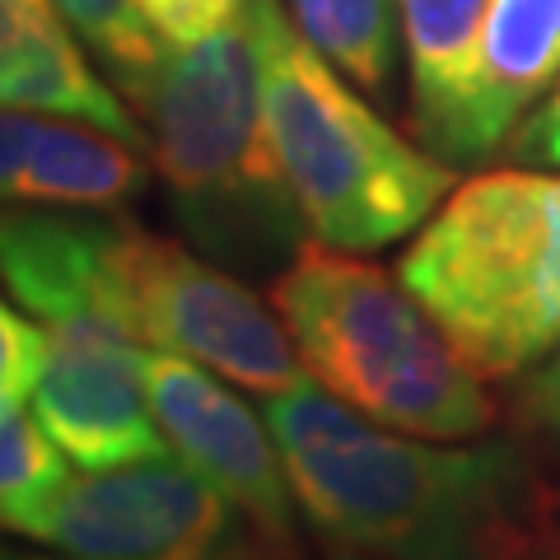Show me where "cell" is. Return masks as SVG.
Wrapping results in <instances>:
<instances>
[{"label":"cell","instance_id":"obj_1","mask_svg":"<svg viewBox=\"0 0 560 560\" xmlns=\"http://www.w3.org/2000/svg\"><path fill=\"white\" fill-rule=\"evenodd\" d=\"M294 500L331 551L370 560H523L541 514L518 440H420L313 378L261 397Z\"/></svg>","mask_w":560,"mask_h":560},{"label":"cell","instance_id":"obj_2","mask_svg":"<svg viewBox=\"0 0 560 560\" xmlns=\"http://www.w3.org/2000/svg\"><path fill=\"white\" fill-rule=\"evenodd\" d=\"M267 28L248 0L220 33L168 47L140 94L150 160L183 234L220 267H276L308 243L267 127Z\"/></svg>","mask_w":560,"mask_h":560},{"label":"cell","instance_id":"obj_3","mask_svg":"<svg viewBox=\"0 0 560 560\" xmlns=\"http://www.w3.org/2000/svg\"><path fill=\"white\" fill-rule=\"evenodd\" d=\"M308 378L346 407L420 440H486L500 401L407 280L308 238L271 280Z\"/></svg>","mask_w":560,"mask_h":560},{"label":"cell","instance_id":"obj_4","mask_svg":"<svg viewBox=\"0 0 560 560\" xmlns=\"http://www.w3.org/2000/svg\"><path fill=\"white\" fill-rule=\"evenodd\" d=\"M397 276L490 383L560 350V168H486L448 191Z\"/></svg>","mask_w":560,"mask_h":560},{"label":"cell","instance_id":"obj_5","mask_svg":"<svg viewBox=\"0 0 560 560\" xmlns=\"http://www.w3.org/2000/svg\"><path fill=\"white\" fill-rule=\"evenodd\" d=\"M267 28V127L308 238L378 253L416 238L458 187V168L411 145L337 66L294 28L280 0H261Z\"/></svg>","mask_w":560,"mask_h":560},{"label":"cell","instance_id":"obj_6","mask_svg":"<svg viewBox=\"0 0 560 560\" xmlns=\"http://www.w3.org/2000/svg\"><path fill=\"white\" fill-rule=\"evenodd\" d=\"M117 300L121 318L145 346L197 360L243 393L276 397L308 378L276 304L215 257L127 220L117 238Z\"/></svg>","mask_w":560,"mask_h":560},{"label":"cell","instance_id":"obj_7","mask_svg":"<svg viewBox=\"0 0 560 560\" xmlns=\"http://www.w3.org/2000/svg\"><path fill=\"white\" fill-rule=\"evenodd\" d=\"M238 504L178 453L70 471L20 537L70 560H253Z\"/></svg>","mask_w":560,"mask_h":560},{"label":"cell","instance_id":"obj_8","mask_svg":"<svg viewBox=\"0 0 560 560\" xmlns=\"http://www.w3.org/2000/svg\"><path fill=\"white\" fill-rule=\"evenodd\" d=\"M33 411L84 471L173 453L150 401L145 341L103 308L47 323V370L33 393Z\"/></svg>","mask_w":560,"mask_h":560},{"label":"cell","instance_id":"obj_9","mask_svg":"<svg viewBox=\"0 0 560 560\" xmlns=\"http://www.w3.org/2000/svg\"><path fill=\"white\" fill-rule=\"evenodd\" d=\"M145 383L173 453L224 490L261 541L285 551L294 541L300 500L267 416L234 393L238 383L173 350L145 346Z\"/></svg>","mask_w":560,"mask_h":560},{"label":"cell","instance_id":"obj_10","mask_svg":"<svg viewBox=\"0 0 560 560\" xmlns=\"http://www.w3.org/2000/svg\"><path fill=\"white\" fill-rule=\"evenodd\" d=\"M560 84V0H495L467 70L444 160L486 164Z\"/></svg>","mask_w":560,"mask_h":560},{"label":"cell","instance_id":"obj_11","mask_svg":"<svg viewBox=\"0 0 560 560\" xmlns=\"http://www.w3.org/2000/svg\"><path fill=\"white\" fill-rule=\"evenodd\" d=\"M145 150L90 121L5 108L0 121V191L5 206L121 210L145 191Z\"/></svg>","mask_w":560,"mask_h":560},{"label":"cell","instance_id":"obj_12","mask_svg":"<svg viewBox=\"0 0 560 560\" xmlns=\"http://www.w3.org/2000/svg\"><path fill=\"white\" fill-rule=\"evenodd\" d=\"M0 94L5 108L90 121L150 154V127L94 70L57 0H0Z\"/></svg>","mask_w":560,"mask_h":560},{"label":"cell","instance_id":"obj_13","mask_svg":"<svg viewBox=\"0 0 560 560\" xmlns=\"http://www.w3.org/2000/svg\"><path fill=\"white\" fill-rule=\"evenodd\" d=\"M495 0H401V51L411 75V131L444 160L467 70Z\"/></svg>","mask_w":560,"mask_h":560},{"label":"cell","instance_id":"obj_14","mask_svg":"<svg viewBox=\"0 0 560 560\" xmlns=\"http://www.w3.org/2000/svg\"><path fill=\"white\" fill-rule=\"evenodd\" d=\"M294 28L355 84L388 98L401 51V0H285Z\"/></svg>","mask_w":560,"mask_h":560},{"label":"cell","instance_id":"obj_15","mask_svg":"<svg viewBox=\"0 0 560 560\" xmlns=\"http://www.w3.org/2000/svg\"><path fill=\"white\" fill-rule=\"evenodd\" d=\"M70 453L33 407H0V518L10 533L33 523L70 477Z\"/></svg>","mask_w":560,"mask_h":560},{"label":"cell","instance_id":"obj_16","mask_svg":"<svg viewBox=\"0 0 560 560\" xmlns=\"http://www.w3.org/2000/svg\"><path fill=\"white\" fill-rule=\"evenodd\" d=\"M57 10L80 33V43L103 61L117 90L131 103H140L168 51V43L154 33L145 10H140V0H57Z\"/></svg>","mask_w":560,"mask_h":560},{"label":"cell","instance_id":"obj_17","mask_svg":"<svg viewBox=\"0 0 560 560\" xmlns=\"http://www.w3.org/2000/svg\"><path fill=\"white\" fill-rule=\"evenodd\" d=\"M47 370V323L5 304L0 308V407H33Z\"/></svg>","mask_w":560,"mask_h":560},{"label":"cell","instance_id":"obj_18","mask_svg":"<svg viewBox=\"0 0 560 560\" xmlns=\"http://www.w3.org/2000/svg\"><path fill=\"white\" fill-rule=\"evenodd\" d=\"M510 420L523 440H537L547 448H560V350L547 355L514 378V397H510Z\"/></svg>","mask_w":560,"mask_h":560},{"label":"cell","instance_id":"obj_19","mask_svg":"<svg viewBox=\"0 0 560 560\" xmlns=\"http://www.w3.org/2000/svg\"><path fill=\"white\" fill-rule=\"evenodd\" d=\"M243 5L248 0H140L145 20L168 47H191L210 33H220L230 20H238Z\"/></svg>","mask_w":560,"mask_h":560},{"label":"cell","instance_id":"obj_20","mask_svg":"<svg viewBox=\"0 0 560 560\" xmlns=\"http://www.w3.org/2000/svg\"><path fill=\"white\" fill-rule=\"evenodd\" d=\"M514 164H533V168H560V84L523 117V127L510 136L504 145Z\"/></svg>","mask_w":560,"mask_h":560},{"label":"cell","instance_id":"obj_21","mask_svg":"<svg viewBox=\"0 0 560 560\" xmlns=\"http://www.w3.org/2000/svg\"><path fill=\"white\" fill-rule=\"evenodd\" d=\"M523 560H560V537H537Z\"/></svg>","mask_w":560,"mask_h":560},{"label":"cell","instance_id":"obj_22","mask_svg":"<svg viewBox=\"0 0 560 560\" xmlns=\"http://www.w3.org/2000/svg\"><path fill=\"white\" fill-rule=\"evenodd\" d=\"M0 560H70V556H57V551H51V556H43V551H5V556H0Z\"/></svg>","mask_w":560,"mask_h":560},{"label":"cell","instance_id":"obj_23","mask_svg":"<svg viewBox=\"0 0 560 560\" xmlns=\"http://www.w3.org/2000/svg\"><path fill=\"white\" fill-rule=\"evenodd\" d=\"M337 560H370V556H346V551H337Z\"/></svg>","mask_w":560,"mask_h":560}]
</instances>
